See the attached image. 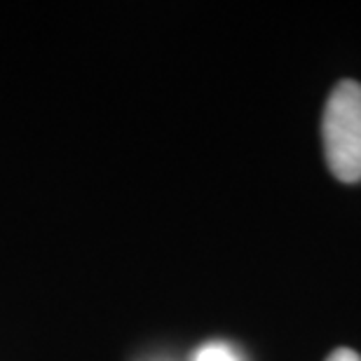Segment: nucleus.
<instances>
[{
    "instance_id": "nucleus-4",
    "label": "nucleus",
    "mask_w": 361,
    "mask_h": 361,
    "mask_svg": "<svg viewBox=\"0 0 361 361\" xmlns=\"http://www.w3.org/2000/svg\"><path fill=\"white\" fill-rule=\"evenodd\" d=\"M148 361H167V359H148Z\"/></svg>"
},
{
    "instance_id": "nucleus-1",
    "label": "nucleus",
    "mask_w": 361,
    "mask_h": 361,
    "mask_svg": "<svg viewBox=\"0 0 361 361\" xmlns=\"http://www.w3.org/2000/svg\"><path fill=\"white\" fill-rule=\"evenodd\" d=\"M324 153L334 176L343 183L361 180V85H336L324 108Z\"/></svg>"
},
{
    "instance_id": "nucleus-2",
    "label": "nucleus",
    "mask_w": 361,
    "mask_h": 361,
    "mask_svg": "<svg viewBox=\"0 0 361 361\" xmlns=\"http://www.w3.org/2000/svg\"><path fill=\"white\" fill-rule=\"evenodd\" d=\"M190 361H244V355L226 341H209L192 352Z\"/></svg>"
},
{
    "instance_id": "nucleus-3",
    "label": "nucleus",
    "mask_w": 361,
    "mask_h": 361,
    "mask_svg": "<svg viewBox=\"0 0 361 361\" xmlns=\"http://www.w3.org/2000/svg\"><path fill=\"white\" fill-rule=\"evenodd\" d=\"M326 361H361V357L357 355V352L348 350V348H341V350H336Z\"/></svg>"
}]
</instances>
